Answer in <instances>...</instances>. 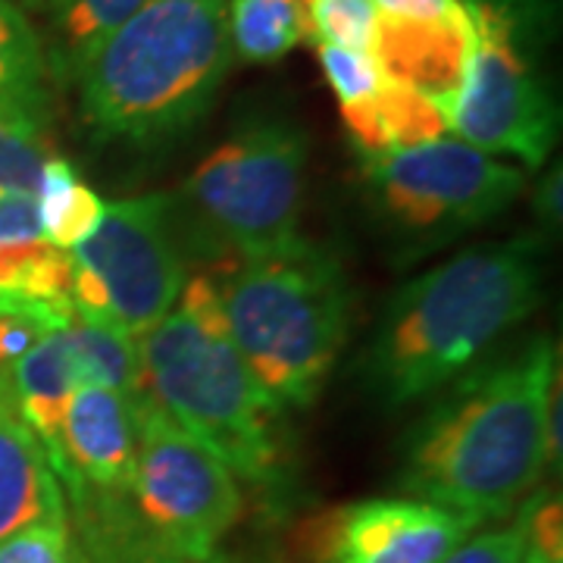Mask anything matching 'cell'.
Returning a JSON list of instances; mask_svg holds the SVG:
<instances>
[{
  "instance_id": "6da1fadb",
  "label": "cell",
  "mask_w": 563,
  "mask_h": 563,
  "mask_svg": "<svg viewBox=\"0 0 563 563\" xmlns=\"http://www.w3.org/2000/svg\"><path fill=\"white\" fill-rule=\"evenodd\" d=\"M558 344L536 335L476 363L429 398L401 439L395 485L476 526L520 510L548 470V407Z\"/></svg>"
},
{
  "instance_id": "7a4b0ae2",
  "label": "cell",
  "mask_w": 563,
  "mask_h": 563,
  "mask_svg": "<svg viewBox=\"0 0 563 563\" xmlns=\"http://www.w3.org/2000/svg\"><path fill=\"white\" fill-rule=\"evenodd\" d=\"M544 242L473 244L407 279L363 354V383L385 407L429 401L461 379L542 303Z\"/></svg>"
},
{
  "instance_id": "3957f363",
  "label": "cell",
  "mask_w": 563,
  "mask_h": 563,
  "mask_svg": "<svg viewBox=\"0 0 563 563\" xmlns=\"http://www.w3.org/2000/svg\"><path fill=\"white\" fill-rule=\"evenodd\" d=\"M229 66L225 0H144L73 81L81 122L98 144L161 147L203 120Z\"/></svg>"
},
{
  "instance_id": "277c9868",
  "label": "cell",
  "mask_w": 563,
  "mask_h": 563,
  "mask_svg": "<svg viewBox=\"0 0 563 563\" xmlns=\"http://www.w3.org/2000/svg\"><path fill=\"white\" fill-rule=\"evenodd\" d=\"M141 395L235 479H282V410L229 335L217 276L185 279L179 301L139 342Z\"/></svg>"
},
{
  "instance_id": "5b68a950",
  "label": "cell",
  "mask_w": 563,
  "mask_h": 563,
  "mask_svg": "<svg viewBox=\"0 0 563 563\" xmlns=\"http://www.w3.org/2000/svg\"><path fill=\"white\" fill-rule=\"evenodd\" d=\"M217 285L229 335L266 398L282 413L313 407L351 325L339 257L298 239L276 254L229 263Z\"/></svg>"
},
{
  "instance_id": "8992f818",
  "label": "cell",
  "mask_w": 563,
  "mask_h": 563,
  "mask_svg": "<svg viewBox=\"0 0 563 563\" xmlns=\"http://www.w3.org/2000/svg\"><path fill=\"white\" fill-rule=\"evenodd\" d=\"M310 141L282 117L242 122L173 195L185 254L251 261L301 239Z\"/></svg>"
},
{
  "instance_id": "52a82bcc",
  "label": "cell",
  "mask_w": 563,
  "mask_h": 563,
  "mask_svg": "<svg viewBox=\"0 0 563 563\" xmlns=\"http://www.w3.org/2000/svg\"><path fill=\"white\" fill-rule=\"evenodd\" d=\"M473 47L448 129L483 154L542 166L561 135V103L544 76L548 0H463Z\"/></svg>"
},
{
  "instance_id": "ba28073f",
  "label": "cell",
  "mask_w": 563,
  "mask_h": 563,
  "mask_svg": "<svg viewBox=\"0 0 563 563\" xmlns=\"http://www.w3.org/2000/svg\"><path fill=\"white\" fill-rule=\"evenodd\" d=\"M361 179L376 222L410 257L498 220L526 185L520 166L444 135L413 147L366 154L361 157Z\"/></svg>"
},
{
  "instance_id": "9c48e42d",
  "label": "cell",
  "mask_w": 563,
  "mask_h": 563,
  "mask_svg": "<svg viewBox=\"0 0 563 563\" xmlns=\"http://www.w3.org/2000/svg\"><path fill=\"white\" fill-rule=\"evenodd\" d=\"M69 257L76 313L139 342L185 288L188 254L173 195L154 191L103 203L98 229Z\"/></svg>"
},
{
  "instance_id": "30bf717a",
  "label": "cell",
  "mask_w": 563,
  "mask_h": 563,
  "mask_svg": "<svg viewBox=\"0 0 563 563\" xmlns=\"http://www.w3.org/2000/svg\"><path fill=\"white\" fill-rule=\"evenodd\" d=\"M139 457L125 501L139 526L185 563L210 558L244 514L239 479L207 448L135 395Z\"/></svg>"
},
{
  "instance_id": "8fae6325",
  "label": "cell",
  "mask_w": 563,
  "mask_h": 563,
  "mask_svg": "<svg viewBox=\"0 0 563 563\" xmlns=\"http://www.w3.org/2000/svg\"><path fill=\"white\" fill-rule=\"evenodd\" d=\"M476 523L417 498H363L298 526L303 563H442Z\"/></svg>"
},
{
  "instance_id": "7c38bea8",
  "label": "cell",
  "mask_w": 563,
  "mask_h": 563,
  "mask_svg": "<svg viewBox=\"0 0 563 563\" xmlns=\"http://www.w3.org/2000/svg\"><path fill=\"white\" fill-rule=\"evenodd\" d=\"M139 457L135 395L107 385H81L73 391L60 422L51 466L66 498L79 492L125 495Z\"/></svg>"
},
{
  "instance_id": "4fadbf2b",
  "label": "cell",
  "mask_w": 563,
  "mask_h": 563,
  "mask_svg": "<svg viewBox=\"0 0 563 563\" xmlns=\"http://www.w3.org/2000/svg\"><path fill=\"white\" fill-rule=\"evenodd\" d=\"M473 47V25L463 3L439 20H391L379 16L373 60L385 76L432 101L444 117L461 91Z\"/></svg>"
},
{
  "instance_id": "5bb4252c",
  "label": "cell",
  "mask_w": 563,
  "mask_h": 563,
  "mask_svg": "<svg viewBox=\"0 0 563 563\" xmlns=\"http://www.w3.org/2000/svg\"><path fill=\"white\" fill-rule=\"evenodd\" d=\"M69 523V504L41 439L0 379V542L29 526Z\"/></svg>"
},
{
  "instance_id": "9a60e30c",
  "label": "cell",
  "mask_w": 563,
  "mask_h": 563,
  "mask_svg": "<svg viewBox=\"0 0 563 563\" xmlns=\"http://www.w3.org/2000/svg\"><path fill=\"white\" fill-rule=\"evenodd\" d=\"M0 295H16L54 310H76L73 257L44 242L32 195L0 198Z\"/></svg>"
},
{
  "instance_id": "2e32d148",
  "label": "cell",
  "mask_w": 563,
  "mask_h": 563,
  "mask_svg": "<svg viewBox=\"0 0 563 563\" xmlns=\"http://www.w3.org/2000/svg\"><path fill=\"white\" fill-rule=\"evenodd\" d=\"M54 88L44 38L16 0H0V125L51 139Z\"/></svg>"
},
{
  "instance_id": "e0dca14e",
  "label": "cell",
  "mask_w": 563,
  "mask_h": 563,
  "mask_svg": "<svg viewBox=\"0 0 563 563\" xmlns=\"http://www.w3.org/2000/svg\"><path fill=\"white\" fill-rule=\"evenodd\" d=\"M69 322H63L57 329H51L47 335H41L38 342L13 363V369L7 376L10 395L20 407L22 420L32 426V432L41 439L47 457L57 448L66 404L73 398V391L81 388L79 361H76Z\"/></svg>"
},
{
  "instance_id": "ac0fdd59",
  "label": "cell",
  "mask_w": 563,
  "mask_h": 563,
  "mask_svg": "<svg viewBox=\"0 0 563 563\" xmlns=\"http://www.w3.org/2000/svg\"><path fill=\"white\" fill-rule=\"evenodd\" d=\"M73 563H185L163 551L132 517L125 495H69Z\"/></svg>"
},
{
  "instance_id": "d6986e66",
  "label": "cell",
  "mask_w": 563,
  "mask_h": 563,
  "mask_svg": "<svg viewBox=\"0 0 563 563\" xmlns=\"http://www.w3.org/2000/svg\"><path fill=\"white\" fill-rule=\"evenodd\" d=\"M342 122L357 157L413 147L422 141L442 139L448 132L444 113L435 103L388 76L369 101L342 110Z\"/></svg>"
},
{
  "instance_id": "ffe728a7",
  "label": "cell",
  "mask_w": 563,
  "mask_h": 563,
  "mask_svg": "<svg viewBox=\"0 0 563 563\" xmlns=\"http://www.w3.org/2000/svg\"><path fill=\"white\" fill-rule=\"evenodd\" d=\"M144 0H47V60L57 85H73L101 41L125 22Z\"/></svg>"
},
{
  "instance_id": "44dd1931",
  "label": "cell",
  "mask_w": 563,
  "mask_h": 563,
  "mask_svg": "<svg viewBox=\"0 0 563 563\" xmlns=\"http://www.w3.org/2000/svg\"><path fill=\"white\" fill-rule=\"evenodd\" d=\"M225 29L244 63H276L310 41L303 0H225Z\"/></svg>"
},
{
  "instance_id": "7402d4cb",
  "label": "cell",
  "mask_w": 563,
  "mask_h": 563,
  "mask_svg": "<svg viewBox=\"0 0 563 563\" xmlns=\"http://www.w3.org/2000/svg\"><path fill=\"white\" fill-rule=\"evenodd\" d=\"M35 203L44 242L60 251H73L85 239H91L103 217V201L85 185L79 169L66 157H51L44 163Z\"/></svg>"
},
{
  "instance_id": "603a6c76",
  "label": "cell",
  "mask_w": 563,
  "mask_h": 563,
  "mask_svg": "<svg viewBox=\"0 0 563 563\" xmlns=\"http://www.w3.org/2000/svg\"><path fill=\"white\" fill-rule=\"evenodd\" d=\"M313 44H329L373 57L379 13L373 0H303Z\"/></svg>"
},
{
  "instance_id": "cb8c5ba5",
  "label": "cell",
  "mask_w": 563,
  "mask_h": 563,
  "mask_svg": "<svg viewBox=\"0 0 563 563\" xmlns=\"http://www.w3.org/2000/svg\"><path fill=\"white\" fill-rule=\"evenodd\" d=\"M51 139L16 125H0V198L38 191L41 169L51 161Z\"/></svg>"
},
{
  "instance_id": "d4e9b609",
  "label": "cell",
  "mask_w": 563,
  "mask_h": 563,
  "mask_svg": "<svg viewBox=\"0 0 563 563\" xmlns=\"http://www.w3.org/2000/svg\"><path fill=\"white\" fill-rule=\"evenodd\" d=\"M526 551L523 563H563V510L551 492L529 495L520 504Z\"/></svg>"
},
{
  "instance_id": "484cf974",
  "label": "cell",
  "mask_w": 563,
  "mask_h": 563,
  "mask_svg": "<svg viewBox=\"0 0 563 563\" xmlns=\"http://www.w3.org/2000/svg\"><path fill=\"white\" fill-rule=\"evenodd\" d=\"M0 563H73L69 523L29 526L0 542Z\"/></svg>"
},
{
  "instance_id": "4316f807",
  "label": "cell",
  "mask_w": 563,
  "mask_h": 563,
  "mask_svg": "<svg viewBox=\"0 0 563 563\" xmlns=\"http://www.w3.org/2000/svg\"><path fill=\"white\" fill-rule=\"evenodd\" d=\"M523 523L517 517L514 526H498V529L466 536L442 563H523Z\"/></svg>"
},
{
  "instance_id": "83f0119b",
  "label": "cell",
  "mask_w": 563,
  "mask_h": 563,
  "mask_svg": "<svg viewBox=\"0 0 563 563\" xmlns=\"http://www.w3.org/2000/svg\"><path fill=\"white\" fill-rule=\"evenodd\" d=\"M379 16L391 20H439L463 7V0H373Z\"/></svg>"
},
{
  "instance_id": "f1b7e54d",
  "label": "cell",
  "mask_w": 563,
  "mask_h": 563,
  "mask_svg": "<svg viewBox=\"0 0 563 563\" xmlns=\"http://www.w3.org/2000/svg\"><path fill=\"white\" fill-rule=\"evenodd\" d=\"M536 207H539V217L544 225H554L561 222V169H551L536 191Z\"/></svg>"
},
{
  "instance_id": "f546056e",
  "label": "cell",
  "mask_w": 563,
  "mask_h": 563,
  "mask_svg": "<svg viewBox=\"0 0 563 563\" xmlns=\"http://www.w3.org/2000/svg\"><path fill=\"white\" fill-rule=\"evenodd\" d=\"M198 563H266L261 558H251V554H229V551H213L210 558H203Z\"/></svg>"
},
{
  "instance_id": "4dcf8cb0",
  "label": "cell",
  "mask_w": 563,
  "mask_h": 563,
  "mask_svg": "<svg viewBox=\"0 0 563 563\" xmlns=\"http://www.w3.org/2000/svg\"><path fill=\"white\" fill-rule=\"evenodd\" d=\"M22 10H35V13H44V7H47V0H16Z\"/></svg>"
}]
</instances>
